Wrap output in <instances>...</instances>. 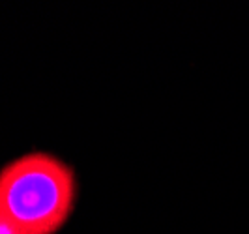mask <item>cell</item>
Returning <instances> with one entry per match:
<instances>
[{"label": "cell", "mask_w": 249, "mask_h": 234, "mask_svg": "<svg viewBox=\"0 0 249 234\" xmlns=\"http://www.w3.org/2000/svg\"><path fill=\"white\" fill-rule=\"evenodd\" d=\"M77 200L73 169L47 152H28L0 169V217L17 234H56Z\"/></svg>", "instance_id": "cell-1"}, {"label": "cell", "mask_w": 249, "mask_h": 234, "mask_svg": "<svg viewBox=\"0 0 249 234\" xmlns=\"http://www.w3.org/2000/svg\"><path fill=\"white\" fill-rule=\"evenodd\" d=\"M0 234H17V233L13 231L10 223H6L4 219H2V217H0Z\"/></svg>", "instance_id": "cell-2"}]
</instances>
